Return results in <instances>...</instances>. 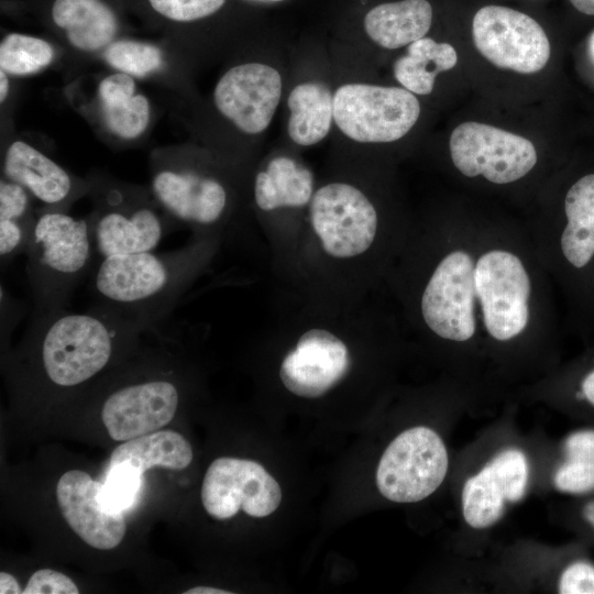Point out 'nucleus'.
Instances as JSON below:
<instances>
[{
    "mask_svg": "<svg viewBox=\"0 0 594 594\" xmlns=\"http://www.w3.org/2000/svg\"><path fill=\"white\" fill-rule=\"evenodd\" d=\"M221 240L193 235L173 252L116 254L97 261L90 288L98 302L145 324L165 320L191 284L210 266Z\"/></svg>",
    "mask_w": 594,
    "mask_h": 594,
    "instance_id": "f257e3e1",
    "label": "nucleus"
},
{
    "mask_svg": "<svg viewBox=\"0 0 594 594\" xmlns=\"http://www.w3.org/2000/svg\"><path fill=\"white\" fill-rule=\"evenodd\" d=\"M29 326L45 380L57 388H73L101 373L122 346L152 324L97 302L85 312L64 308L32 314Z\"/></svg>",
    "mask_w": 594,
    "mask_h": 594,
    "instance_id": "f03ea898",
    "label": "nucleus"
},
{
    "mask_svg": "<svg viewBox=\"0 0 594 594\" xmlns=\"http://www.w3.org/2000/svg\"><path fill=\"white\" fill-rule=\"evenodd\" d=\"M25 255L33 314L66 308L74 289L97 263L89 220L62 210L42 212Z\"/></svg>",
    "mask_w": 594,
    "mask_h": 594,
    "instance_id": "7ed1b4c3",
    "label": "nucleus"
},
{
    "mask_svg": "<svg viewBox=\"0 0 594 594\" xmlns=\"http://www.w3.org/2000/svg\"><path fill=\"white\" fill-rule=\"evenodd\" d=\"M420 105L405 88L348 84L333 96V120L341 132L362 143H388L417 122Z\"/></svg>",
    "mask_w": 594,
    "mask_h": 594,
    "instance_id": "20e7f679",
    "label": "nucleus"
},
{
    "mask_svg": "<svg viewBox=\"0 0 594 594\" xmlns=\"http://www.w3.org/2000/svg\"><path fill=\"white\" fill-rule=\"evenodd\" d=\"M448 471V453L430 428L399 433L384 451L376 471L380 493L396 503H415L431 495Z\"/></svg>",
    "mask_w": 594,
    "mask_h": 594,
    "instance_id": "39448f33",
    "label": "nucleus"
},
{
    "mask_svg": "<svg viewBox=\"0 0 594 594\" xmlns=\"http://www.w3.org/2000/svg\"><path fill=\"white\" fill-rule=\"evenodd\" d=\"M472 34L477 51L499 68L534 74L550 58V43L541 25L512 8H481L473 18Z\"/></svg>",
    "mask_w": 594,
    "mask_h": 594,
    "instance_id": "423d86ee",
    "label": "nucleus"
},
{
    "mask_svg": "<svg viewBox=\"0 0 594 594\" xmlns=\"http://www.w3.org/2000/svg\"><path fill=\"white\" fill-rule=\"evenodd\" d=\"M449 147L454 166L463 175H483L495 184L518 180L537 163L536 148L528 139L479 122L458 125Z\"/></svg>",
    "mask_w": 594,
    "mask_h": 594,
    "instance_id": "0eeeda50",
    "label": "nucleus"
},
{
    "mask_svg": "<svg viewBox=\"0 0 594 594\" xmlns=\"http://www.w3.org/2000/svg\"><path fill=\"white\" fill-rule=\"evenodd\" d=\"M152 194L174 220L193 235L224 241L229 194L221 180L188 168H162L152 179Z\"/></svg>",
    "mask_w": 594,
    "mask_h": 594,
    "instance_id": "6e6552de",
    "label": "nucleus"
},
{
    "mask_svg": "<svg viewBox=\"0 0 594 594\" xmlns=\"http://www.w3.org/2000/svg\"><path fill=\"white\" fill-rule=\"evenodd\" d=\"M201 502L216 519H229L241 509L249 516L261 518L278 508L282 490L260 463L222 457L216 459L205 474Z\"/></svg>",
    "mask_w": 594,
    "mask_h": 594,
    "instance_id": "1a4fd4ad",
    "label": "nucleus"
},
{
    "mask_svg": "<svg viewBox=\"0 0 594 594\" xmlns=\"http://www.w3.org/2000/svg\"><path fill=\"white\" fill-rule=\"evenodd\" d=\"M475 290L488 333L505 341L519 334L529 318V276L513 253L493 250L475 264Z\"/></svg>",
    "mask_w": 594,
    "mask_h": 594,
    "instance_id": "9d476101",
    "label": "nucleus"
},
{
    "mask_svg": "<svg viewBox=\"0 0 594 594\" xmlns=\"http://www.w3.org/2000/svg\"><path fill=\"white\" fill-rule=\"evenodd\" d=\"M475 266L463 251L446 255L428 278L420 297V314L438 337L469 340L475 332Z\"/></svg>",
    "mask_w": 594,
    "mask_h": 594,
    "instance_id": "9b49d317",
    "label": "nucleus"
},
{
    "mask_svg": "<svg viewBox=\"0 0 594 594\" xmlns=\"http://www.w3.org/2000/svg\"><path fill=\"white\" fill-rule=\"evenodd\" d=\"M88 220L97 261L153 251L170 229L153 205L117 187L99 197L98 209Z\"/></svg>",
    "mask_w": 594,
    "mask_h": 594,
    "instance_id": "f8f14e48",
    "label": "nucleus"
},
{
    "mask_svg": "<svg viewBox=\"0 0 594 594\" xmlns=\"http://www.w3.org/2000/svg\"><path fill=\"white\" fill-rule=\"evenodd\" d=\"M180 394L177 385L163 377L127 383L106 397L101 419L116 441H128L167 425L175 416Z\"/></svg>",
    "mask_w": 594,
    "mask_h": 594,
    "instance_id": "ddd939ff",
    "label": "nucleus"
},
{
    "mask_svg": "<svg viewBox=\"0 0 594 594\" xmlns=\"http://www.w3.org/2000/svg\"><path fill=\"white\" fill-rule=\"evenodd\" d=\"M282 94L279 73L265 64L248 63L230 68L217 82L213 100L218 110L248 134L271 123Z\"/></svg>",
    "mask_w": 594,
    "mask_h": 594,
    "instance_id": "4468645a",
    "label": "nucleus"
},
{
    "mask_svg": "<svg viewBox=\"0 0 594 594\" xmlns=\"http://www.w3.org/2000/svg\"><path fill=\"white\" fill-rule=\"evenodd\" d=\"M102 484L80 470L64 473L56 485V499L72 530L87 544L109 550L119 546L127 525L121 510L107 507L100 498Z\"/></svg>",
    "mask_w": 594,
    "mask_h": 594,
    "instance_id": "2eb2a0df",
    "label": "nucleus"
},
{
    "mask_svg": "<svg viewBox=\"0 0 594 594\" xmlns=\"http://www.w3.org/2000/svg\"><path fill=\"white\" fill-rule=\"evenodd\" d=\"M528 482V463L522 452L508 449L497 454L462 491L465 521L473 528H486L499 519L505 502L519 501Z\"/></svg>",
    "mask_w": 594,
    "mask_h": 594,
    "instance_id": "dca6fc26",
    "label": "nucleus"
},
{
    "mask_svg": "<svg viewBox=\"0 0 594 594\" xmlns=\"http://www.w3.org/2000/svg\"><path fill=\"white\" fill-rule=\"evenodd\" d=\"M4 177L23 186L37 200L59 210L76 193L74 179L57 163L23 141L13 142L3 160Z\"/></svg>",
    "mask_w": 594,
    "mask_h": 594,
    "instance_id": "f3484780",
    "label": "nucleus"
},
{
    "mask_svg": "<svg viewBox=\"0 0 594 594\" xmlns=\"http://www.w3.org/2000/svg\"><path fill=\"white\" fill-rule=\"evenodd\" d=\"M315 190V178L309 168L292 157L276 156L256 173L253 199L265 215L300 210L308 208Z\"/></svg>",
    "mask_w": 594,
    "mask_h": 594,
    "instance_id": "a211bd4d",
    "label": "nucleus"
},
{
    "mask_svg": "<svg viewBox=\"0 0 594 594\" xmlns=\"http://www.w3.org/2000/svg\"><path fill=\"white\" fill-rule=\"evenodd\" d=\"M431 22L432 8L427 0H402L371 9L364 29L376 44L395 50L425 37Z\"/></svg>",
    "mask_w": 594,
    "mask_h": 594,
    "instance_id": "6ab92c4d",
    "label": "nucleus"
},
{
    "mask_svg": "<svg viewBox=\"0 0 594 594\" xmlns=\"http://www.w3.org/2000/svg\"><path fill=\"white\" fill-rule=\"evenodd\" d=\"M52 18L69 43L85 52L108 46L118 31L114 12L100 0H55Z\"/></svg>",
    "mask_w": 594,
    "mask_h": 594,
    "instance_id": "aec40b11",
    "label": "nucleus"
},
{
    "mask_svg": "<svg viewBox=\"0 0 594 594\" xmlns=\"http://www.w3.org/2000/svg\"><path fill=\"white\" fill-rule=\"evenodd\" d=\"M193 460L189 442L178 432L163 430L124 441L111 453L109 468L125 463L140 474L161 466L184 470Z\"/></svg>",
    "mask_w": 594,
    "mask_h": 594,
    "instance_id": "412c9836",
    "label": "nucleus"
},
{
    "mask_svg": "<svg viewBox=\"0 0 594 594\" xmlns=\"http://www.w3.org/2000/svg\"><path fill=\"white\" fill-rule=\"evenodd\" d=\"M564 210L568 223L561 235L562 253L574 267L581 268L594 255V174L571 186Z\"/></svg>",
    "mask_w": 594,
    "mask_h": 594,
    "instance_id": "4be33fe9",
    "label": "nucleus"
},
{
    "mask_svg": "<svg viewBox=\"0 0 594 594\" xmlns=\"http://www.w3.org/2000/svg\"><path fill=\"white\" fill-rule=\"evenodd\" d=\"M288 108V134L294 143L309 146L327 136L333 120V97L324 85H297L289 94Z\"/></svg>",
    "mask_w": 594,
    "mask_h": 594,
    "instance_id": "5701e85b",
    "label": "nucleus"
},
{
    "mask_svg": "<svg viewBox=\"0 0 594 594\" xmlns=\"http://www.w3.org/2000/svg\"><path fill=\"white\" fill-rule=\"evenodd\" d=\"M457 63L458 54L452 45L422 37L410 43L407 54L395 62L394 75L410 92L428 95L437 75L453 68Z\"/></svg>",
    "mask_w": 594,
    "mask_h": 594,
    "instance_id": "b1692460",
    "label": "nucleus"
},
{
    "mask_svg": "<svg viewBox=\"0 0 594 594\" xmlns=\"http://www.w3.org/2000/svg\"><path fill=\"white\" fill-rule=\"evenodd\" d=\"M564 451L565 461L554 475L556 486L572 494L594 490V430L572 433Z\"/></svg>",
    "mask_w": 594,
    "mask_h": 594,
    "instance_id": "393cba45",
    "label": "nucleus"
},
{
    "mask_svg": "<svg viewBox=\"0 0 594 594\" xmlns=\"http://www.w3.org/2000/svg\"><path fill=\"white\" fill-rule=\"evenodd\" d=\"M54 50L46 41L20 33L7 35L0 44V66L7 74L24 76L51 64Z\"/></svg>",
    "mask_w": 594,
    "mask_h": 594,
    "instance_id": "a878e982",
    "label": "nucleus"
},
{
    "mask_svg": "<svg viewBox=\"0 0 594 594\" xmlns=\"http://www.w3.org/2000/svg\"><path fill=\"white\" fill-rule=\"evenodd\" d=\"M105 59L121 73L143 77L162 66V52L147 43L121 40L107 46Z\"/></svg>",
    "mask_w": 594,
    "mask_h": 594,
    "instance_id": "bb28decb",
    "label": "nucleus"
},
{
    "mask_svg": "<svg viewBox=\"0 0 594 594\" xmlns=\"http://www.w3.org/2000/svg\"><path fill=\"white\" fill-rule=\"evenodd\" d=\"M101 110L107 128L123 140L140 136L150 121V103L141 94L111 106H102Z\"/></svg>",
    "mask_w": 594,
    "mask_h": 594,
    "instance_id": "cd10ccee",
    "label": "nucleus"
},
{
    "mask_svg": "<svg viewBox=\"0 0 594 594\" xmlns=\"http://www.w3.org/2000/svg\"><path fill=\"white\" fill-rule=\"evenodd\" d=\"M141 476L142 474L125 463L109 468L100 492L103 504L114 510L122 512L128 508L141 485Z\"/></svg>",
    "mask_w": 594,
    "mask_h": 594,
    "instance_id": "c85d7f7f",
    "label": "nucleus"
},
{
    "mask_svg": "<svg viewBox=\"0 0 594 594\" xmlns=\"http://www.w3.org/2000/svg\"><path fill=\"white\" fill-rule=\"evenodd\" d=\"M152 8L165 18L189 22L217 12L226 0H148Z\"/></svg>",
    "mask_w": 594,
    "mask_h": 594,
    "instance_id": "c756f323",
    "label": "nucleus"
},
{
    "mask_svg": "<svg viewBox=\"0 0 594 594\" xmlns=\"http://www.w3.org/2000/svg\"><path fill=\"white\" fill-rule=\"evenodd\" d=\"M0 219L36 220L31 213L29 191L7 178L0 182Z\"/></svg>",
    "mask_w": 594,
    "mask_h": 594,
    "instance_id": "7c9ffc66",
    "label": "nucleus"
},
{
    "mask_svg": "<svg viewBox=\"0 0 594 594\" xmlns=\"http://www.w3.org/2000/svg\"><path fill=\"white\" fill-rule=\"evenodd\" d=\"M79 590L67 575L51 569L34 572L22 594H78Z\"/></svg>",
    "mask_w": 594,
    "mask_h": 594,
    "instance_id": "2f4dec72",
    "label": "nucleus"
},
{
    "mask_svg": "<svg viewBox=\"0 0 594 594\" xmlns=\"http://www.w3.org/2000/svg\"><path fill=\"white\" fill-rule=\"evenodd\" d=\"M562 594H594V565L579 561L570 564L559 582Z\"/></svg>",
    "mask_w": 594,
    "mask_h": 594,
    "instance_id": "473e14b6",
    "label": "nucleus"
},
{
    "mask_svg": "<svg viewBox=\"0 0 594 594\" xmlns=\"http://www.w3.org/2000/svg\"><path fill=\"white\" fill-rule=\"evenodd\" d=\"M134 91V79L131 75L121 72L103 78L98 87L101 107L130 99L135 95Z\"/></svg>",
    "mask_w": 594,
    "mask_h": 594,
    "instance_id": "72a5a7b5",
    "label": "nucleus"
},
{
    "mask_svg": "<svg viewBox=\"0 0 594 594\" xmlns=\"http://www.w3.org/2000/svg\"><path fill=\"white\" fill-rule=\"evenodd\" d=\"M22 588L20 587L18 581L13 575L1 572L0 573V593L1 594H19L22 593Z\"/></svg>",
    "mask_w": 594,
    "mask_h": 594,
    "instance_id": "f704fd0d",
    "label": "nucleus"
},
{
    "mask_svg": "<svg viewBox=\"0 0 594 594\" xmlns=\"http://www.w3.org/2000/svg\"><path fill=\"white\" fill-rule=\"evenodd\" d=\"M582 392L585 398L594 405V370L582 382Z\"/></svg>",
    "mask_w": 594,
    "mask_h": 594,
    "instance_id": "c9c22d12",
    "label": "nucleus"
},
{
    "mask_svg": "<svg viewBox=\"0 0 594 594\" xmlns=\"http://www.w3.org/2000/svg\"><path fill=\"white\" fill-rule=\"evenodd\" d=\"M570 2L578 11L594 15V0H570Z\"/></svg>",
    "mask_w": 594,
    "mask_h": 594,
    "instance_id": "e433bc0d",
    "label": "nucleus"
},
{
    "mask_svg": "<svg viewBox=\"0 0 594 594\" xmlns=\"http://www.w3.org/2000/svg\"><path fill=\"white\" fill-rule=\"evenodd\" d=\"M232 592L216 588V587H209V586H197L189 588L188 591H185L184 594H231Z\"/></svg>",
    "mask_w": 594,
    "mask_h": 594,
    "instance_id": "4c0bfd02",
    "label": "nucleus"
},
{
    "mask_svg": "<svg viewBox=\"0 0 594 594\" xmlns=\"http://www.w3.org/2000/svg\"><path fill=\"white\" fill-rule=\"evenodd\" d=\"M0 78H1V81H0V100L1 102H3L8 96V91H9V80H8V76H7V73L4 70L1 69L0 72Z\"/></svg>",
    "mask_w": 594,
    "mask_h": 594,
    "instance_id": "58836bf2",
    "label": "nucleus"
},
{
    "mask_svg": "<svg viewBox=\"0 0 594 594\" xmlns=\"http://www.w3.org/2000/svg\"><path fill=\"white\" fill-rule=\"evenodd\" d=\"M584 517L590 522L592 527H594V502L588 503L584 507Z\"/></svg>",
    "mask_w": 594,
    "mask_h": 594,
    "instance_id": "ea45409f",
    "label": "nucleus"
},
{
    "mask_svg": "<svg viewBox=\"0 0 594 594\" xmlns=\"http://www.w3.org/2000/svg\"><path fill=\"white\" fill-rule=\"evenodd\" d=\"M588 54H590L591 61L594 64V32L592 33L588 40Z\"/></svg>",
    "mask_w": 594,
    "mask_h": 594,
    "instance_id": "a19ab883",
    "label": "nucleus"
},
{
    "mask_svg": "<svg viewBox=\"0 0 594 594\" xmlns=\"http://www.w3.org/2000/svg\"><path fill=\"white\" fill-rule=\"evenodd\" d=\"M265 1H274L275 2V1H282V0H265Z\"/></svg>",
    "mask_w": 594,
    "mask_h": 594,
    "instance_id": "79ce46f5",
    "label": "nucleus"
}]
</instances>
